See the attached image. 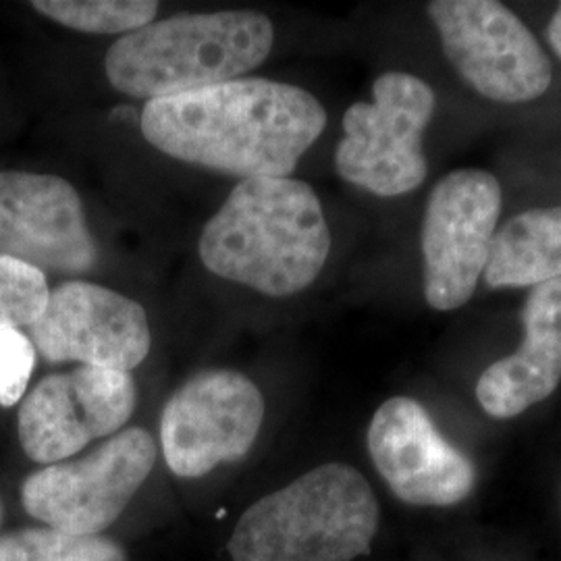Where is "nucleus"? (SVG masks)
<instances>
[{
	"mask_svg": "<svg viewBox=\"0 0 561 561\" xmlns=\"http://www.w3.org/2000/svg\"><path fill=\"white\" fill-rule=\"evenodd\" d=\"M524 340L493 362L477 382L482 410L500 421L516 419L547 400L561 382V279L530 289L522 308Z\"/></svg>",
	"mask_w": 561,
	"mask_h": 561,
	"instance_id": "14",
	"label": "nucleus"
},
{
	"mask_svg": "<svg viewBox=\"0 0 561 561\" xmlns=\"http://www.w3.org/2000/svg\"><path fill=\"white\" fill-rule=\"evenodd\" d=\"M32 7L62 27L106 36L138 32L159 13L154 0H36Z\"/></svg>",
	"mask_w": 561,
	"mask_h": 561,
	"instance_id": "17",
	"label": "nucleus"
},
{
	"mask_svg": "<svg viewBox=\"0 0 561 561\" xmlns=\"http://www.w3.org/2000/svg\"><path fill=\"white\" fill-rule=\"evenodd\" d=\"M140 125L144 138L171 159L241 180L289 178L321 138L327 113L304 88L240 78L148 101Z\"/></svg>",
	"mask_w": 561,
	"mask_h": 561,
	"instance_id": "1",
	"label": "nucleus"
},
{
	"mask_svg": "<svg viewBox=\"0 0 561 561\" xmlns=\"http://www.w3.org/2000/svg\"><path fill=\"white\" fill-rule=\"evenodd\" d=\"M0 561H127V553L102 535H71L42 526L2 535Z\"/></svg>",
	"mask_w": 561,
	"mask_h": 561,
	"instance_id": "16",
	"label": "nucleus"
},
{
	"mask_svg": "<svg viewBox=\"0 0 561 561\" xmlns=\"http://www.w3.org/2000/svg\"><path fill=\"white\" fill-rule=\"evenodd\" d=\"M275 27L256 11L181 13L121 36L104 59L106 78L131 99L198 92L261 67Z\"/></svg>",
	"mask_w": 561,
	"mask_h": 561,
	"instance_id": "3",
	"label": "nucleus"
},
{
	"mask_svg": "<svg viewBox=\"0 0 561 561\" xmlns=\"http://www.w3.org/2000/svg\"><path fill=\"white\" fill-rule=\"evenodd\" d=\"M0 256L44 275L92 271L99 248L76 187L57 175L0 173Z\"/></svg>",
	"mask_w": 561,
	"mask_h": 561,
	"instance_id": "12",
	"label": "nucleus"
},
{
	"mask_svg": "<svg viewBox=\"0 0 561 561\" xmlns=\"http://www.w3.org/2000/svg\"><path fill=\"white\" fill-rule=\"evenodd\" d=\"M366 443L382 481L403 503L447 507L474 491L472 460L443 437L424 405L412 398L385 401L370 421Z\"/></svg>",
	"mask_w": 561,
	"mask_h": 561,
	"instance_id": "13",
	"label": "nucleus"
},
{
	"mask_svg": "<svg viewBox=\"0 0 561 561\" xmlns=\"http://www.w3.org/2000/svg\"><path fill=\"white\" fill-rule=\"evenodd\" d=\"M373 486L331 461L250 505L227 542L233 561H354L379 530Z\"/></svg>",
	"mask_w": 561,
	"mask_h": 561,
	"instance_id": "4",
	"label": "nucleus"
},
{
	"mask_svg": "<svg viewBox=\"0 0 561 561\" xmlns=\"http://www.w3.org/2000/svg\"><path fill=\"white\" fill-rule=\"evenodd\" d=\"M502 204V185L489 171L460 169L437 181L422 219V279L431 308L458 310L474 296Z\"/></svg>",
	"mask_w": 561,
	"mask_h": 561,
	"instance_id": "8",
	"label": "nucleus"
},
{
	"mask_svg": "<svg viewBox=\"0 0 561 561\" xmlns=\"http://www.w3.org/2000/svg\"><path fill=\"white\" fill-rule=\"evenodd\" d=\"M561 279V206L516 215L497 229L484 280L491 289Z\"/></svg>",
	"mask_w": 561,
	"mask_h": 561,
	"instance_id": "15",
	"label": "nucleus"
},
{
	"mask_svg": "<svg viewBox=\"0 0 561 561\" xmlns=\"http://www.w3.org/2000/svg\"><path fill=\"white\" fill-rule=\"evenodd\" d=\"M262 421V391L245 375L202 370L164 403L162 456L175 477L201 479L221 463L245 458Z\"/></svg>",
	"mask_w": 561,
	"mask_h": 561,
	"instance_id": "9",
	"label": "nucleus"
},
{
	"mask_svg": "<svg viewBox=\"0 0 561 561\" xmlns=\"http://www.w3.org/2000/svg\"><path fill=\"white\" fill-rule=\"evenodd\" d=\"M30 340L48 362H80L106 370L131 373L152 347L144 306L115 289L90 280H65L50 289Z\"/></svg>",
	"mask_w": 561,
	"mask_h": 561,
	"instance_id": "11",
	"label": "nucleus"
},
{
	"mask_svg": "<svg viewBox=\"0 0 561 561\" xmlns=\"http://www.w3.org/2000/svg\"><path fill=\"white\" fill-rule=\"evenodd\" d=\"M443 53L461 80L502 104L537 101L551 88L553 67L541 42L497 0H435L426 7Z\"/></svg>",
	"mask_w": 561,
	"mask_h": 561,
	"instance_id": "7",
	"label": "nucleus"
},
{
	"mask_svg": "<svg viewBox=\"0 0 561 561\" xmlns=\"http://www.w3.org/2000/svg\"><path fill=\"white\" fill-rule=\"evenodd\" d=\"M435 113L433 88L412 73H382L373 102H356L343 115L335 150L340 178L381 198L419 190L428 162L422 136Z\"/></svg>",
	"mask_w": 561,
	"mask_h": 561,
	"instance_id": "5",
	"label": "nucleus"
},
{
	"mask_svg": "<svg viewBox=\"0 0 561 561\" xmlns=\"http://www.w3.org/2000/svg\"><path fill=\"white\" fill-rule=\"evenodd\" d=\"M157 463V442L140 426L108 437L78 460L57 461L21 486L23 510L71 535H101L115 524Z\"/></svg>",
	"mask_w": 561,
	"mask_h": 561,
	"instance_id": "6",
	"label": "nucleus"
},
{
	"mask_svg": "<svg viewBox=\"0 0 561 561\" xmlns=\"http://www.w3.org/2000/svg\"><path fill=\"white\" fill-rule=\"evenodd\" d=\"M50 296L46 275L25 264L0 256V331L32 327Z\"/></svg>",
	"mask_w": 561,
	"mask_h": 561,
	"instance_id": "18",
	"label": "nucleus"
},
{
	"mask_svg": "<svg viewBox=\"0 0 561 561\" xmlns=\"http://www.w3.org/2000/svg\"><path fill=\"white\" fill-rule=\"evenodd\" d=\"M547 41L561 59V4L558 7L556 15L549 21V25H547Z\"/></svg>",
	"mask_w": 561,
	"mask_h": 561,
	"instance_id": "20",
	"label": "nucleus"
},
{
	"mask_svg": "<svg viewBox=\"0 0 561 561\" xmlns=\"http://www.w3.org/2000/svg\"><path fill=\"white\" fill-rule=\"evenodd\" d=\"M201 261L221 279L289 298L321 275L331 231L317 192L291 178L241 180L204 225Z\"/></svg>",
	"mask_w": 561,
	"mask_h": 561,
	"instance_id": "2",
	"label": "nucleus"
},
{
	"mask_svg": "<svg viewBox=\"0 0 561 561\" xmlns=\"http://www.w3.org/2000/svg\"><path fill=\"white\" fill-rule=\"evenodd\" d=\"M136 405L138 387L129 373L80 366L48 375L21 401V447L30 460L65 461L88 443L121 433Z\"/></svg>",
	"mask_w": 561,
	"mask_h": 561,
	"instance_id": "10",
	"label": "nucleus"
},
{
	"mask_svg": "<svg viewBox=\"0 0 561 561\" xmlns=\"http://www.w3.org/2000/svg\"><path fill=\"white\" fill-rule=\"evenodd\" d=\"M0 526H2V507H0Z\"/></svg>",
	"mask_w": 561,
	"mask_h": 561,
	"instance_id": "21",
	"label": "nucleus"
},
{
	"mask_svg": "<svg viewBox=\"0 0 561 561\" xmlns=\"http://www.w3.org/2000/svg\"><path fill=\"white\" fill-rule=\"evenodd\" d=\"M36 366V347L20 329L0 331V405L20 403Z\"/></svg>",
	"mask_w": 561,
	"mask_h": 561,
	"instance_id": "19",
	"label": "nucleus"
}]
</instances>
